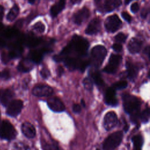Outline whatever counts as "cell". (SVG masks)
Listing matches in <instances>:
<instances>
[{"label":"cell","instance_id":"45","mask_svg":"<svg viewBox=\"0 0 150 150\" xmlns=\"http://www.w3.org/2000/svg\"><path fill=\"white\" fill-rule=\"evenodd\" d=\"M35 1H36V0H28V2H29L30 4L32 5V4H33L35 3Z\"/></svg>","mask_w":150,"mask_h":150},{"label":"cell","instance_id":"40","mask_svg":"<svg viewBox=\"0 0 150 150\" xmlns=\"http://www.w3.org/2000/svg\"><path fill=\"white\" fill-rule=\"evenodd\" d=\"M72 109H73V111L74 113H77V114L80 113L81 112V105L80 104H73Z\"/></svg>","mask_w":150,"mask_h":150},{"label":"cell","instance_id":"37","mask_svg":"<svg viewBox=\"0 0 150 150\" xmlns=\"http://www.w3.org/2000/svg\"><path fill=\"white\" fill-rule=\"evenodd\" d=\"M40 75L44 79H47L50 75V72L46 68H43L40 70Z\"/></svg>","mask_w":150,"mask_h":150},{"label":"cell","instance_id":"9","mask_svg":"<svg viewBox=\"0 0 150 150\" xmlns=\"http://www.w3.org/2000/svg\"><path fill=\"white\" fill-rule=\"evenodd\" d=\"M53 93V88L48 85L39 84L36 85L32 89V94L36 97H49Z\"/></svg>","mask_w":150,"mask_h":150},{"label":"cell","instance_id":"33","mask_svg":"<svg viewBox=\"0 0 150 150\" xmlns=\"http://www.w3.org/2000/svg\"><path fill=\"white\" fill-rule=\"evenodd\" d=\"M11 150H27V147L22 142H18L13 144Z\"/></svg>","mask_w":150,"mask_h":150},{"label":"cell","instance_id":"1","mask_svg":"<svg viewBox=\"0 0 150 150\" xmlns=\"http://www.w3.org/2000/svg\"><path fill=\"white\" fill-rule=\"evenodd\" d=\"M88 47L89 43L86 39L75 35L60 53L53 56V59L57 62H60L64 57L83 58L86 56Z\"/></svg>","mask_w":150,"mask_h":150},{"label":"cell","instance_id":"17","mask_svg":"<svg viewBox=\"0 0 150 150\" xmlns=\"http://www.w3.org/2000/svg\"><path fill=\"white\" fill-rule=\"evenodd\" d=\"M21 131L23 134L28 138H33L36 135L35 127L29 122H24L21 126Z\"/></svg>","mask_w":150,"mask_h":150},{"label":"cell","instance_id":"39","mask_svg":"<svg viewBox=\"0 0 150 150\" xmlns=\"http://www.w3.org/2000/svg\"><path fill=\"white\" fill-rule=\"evenodd\" d=\"M148 13H149V9L146 8H143L141 10L140 15L142 19H145L147 17Z\"/></svg>","mask_w":150,"mask_h":150},{"label":"cell","instance_id":"44","mask_svg":"<svg viewBox=\"0 0 150 150\" xmlns=\"http://www.w3.org/2000/svg\"><path fill=\"white\" fill-rule=\"evenodd\" d=\"M132 1H133V0H124L125 4V5H128V4H129Z\"/></svg>","mask_w":150,"mask_h":150},{"label":"cell","instance_id":"7","mask_svg":"<svg viewBox=\"0 0 150 150\" xmlns=\"http://www.w3.org/2000/svg\"><path fill=\"white\" fill-rule=\"evenodd\" d=\"M122 26V21L115 14L107 17L104 22V26L106 30L110 33H114Z\"/></svg>","mask_w":150,"mask_h":150},{"label":"cell","instance_id":"30","mask_svg":"<svg viewBox=\"0 0 150 150\" xmlns=\"http://www.w3.org/2000/svg\"><path fill=\"white\" fill-rule=\"evenodd\" d=\"M83 84L85 89L88 91H91L93 88V81L90 77H86L83 81Z\"/></svg>","mask_w":150,"mask_h":150},{"label":"cell","instance_id":"27","mask_svg":"<svg viewBox=\"0 0 150 150\" xmlns=\"http://www.w3.org/2000/svg\"><path fill=\"white\" fill-rule=\"evenodd\" d=\"M44 53L43 51H33L31 53L29 59L34 63H39L41 62Z\"/></svg>","mask_w":150,"mask_h":150},{"label":"cell","instance_id":"23","mask_svg":"<svg viewBox=\"0 0 150 150\" xmlns=\"http://www.w3.org/2000/svg\"><path fill=\"white\" fill-rule=\"evenodd\" d=\"M41 145L43 150H60L57 144L52 139L41 138Z\"/></svg>","mask_w":150,"mask_h":150},{"label":"cell","instance_id":"3","mask_svg":"<svg viewBox=\"0 0 150 150\" xmlns=\"http://www.w3.org/2000/svg\"><path fill=\"white\" fill-rule=\"evenodd\" d=\"M107 53V49L104 46H95L91 50V57L89 63L94 66V68H98L103 63Z\"/></svg>","mask_w":150,"mask_h":150},{"label":"cell","instance_id":"29","mask_svg":"<svg viewBox=\"0 0 150 150\" xmlns=\"http://www.w3.org/2000/svg\"><path fill=\"white\" fill-rule=\"evenodd\" d=\"M139 118L143 123H146L148 122L149 119V109L148 107L145 109L142 112H140Z\"/></svg>","mask_w":150,"mask_h":150},{"label":"cell","instance_id":"42","mask_svg":"<svg viewBox=\"0 0 150 150\" xmlns=\"http://www.w3.org/2000/svg\"><path fill=\"white\" fill-rule=\"evenodd\" d=\"M144 53L146 54H147L149 56V46H147L144 50Z\"/></svg>","mask_w":150,"mask_h":150},{"label":"cell","instance_id":"26","mask_svg":"<svg viewBox=\"0 0 150 150\" xmlns=\"http://www.w3.org/2000/svg\"><path fill=\"white\" fill-rule=\"evenodd\" d=\"M132 142L133 143L132 150H141L143 144V138L141 135H135L132 138Z\"/></svg>","mask_w":150,"mask_h":150},{"label":"cell","instance_id":"14","mask_svg":"<svg viewBox=\"0 0 150 150\" xmlns=\"http://www.w3.org/2000/svg\"><path fill=\"white\" fill-rule=\"evenodd\" d=\"M49 108L53 111L60 112L65 110V107L62 101L57 97H54L49 98L47 101Z\"/></svg>","mask_w":150,"mask_h":150},{"label":"cell","instance_id":"32","mask_svg":"<svg viewBox=\"0 0 150 150\" xmlns=\"http://www.w3.org/2000/svg\"><path fill=\"white\" fill-rule=\"evenodd\" d=\"M127 38V36L122 32H120L114 36V40L118 43H124Z\"/></svg>","mask_w":150,"mask_h":150},{"label":"cell","instance_id":"8","mask_svg":"<svg viewBox=\"0 0 150 150\" xmlns=\"http://www.w3.org/2000/svg\"><path fill=\"white\" fill-rule=\"evenodd\" d=\"M122 59V58L121 55L111 54L110 56L108 63L104 68L103 71L109 74L115 73L121 62Z\"/></svg>","mask_w":150,"mask_h":150},{"label":"cell","instance_id":"12","mask_svg":"<svg viewBox=\"0 0 150 150\" xmlns=\"http://www.w3.org/2000/svg\"><path fill=\"white\" fill-rule=\"evenodd\" d=\"M89 16V9L87 7L84 6L73 14L72 16V20L75 24L77 25H80L84 21L88 19Z\"/></svg>","mask_w":150,"mask_h":150},{"label":"cell","instance_id":"21","mask_svg":"<svg viewBox=\"0 0 150 150\" xmlns=\"http://www.w3.org/2000/svg\"><path fill=\"white\" fill-rule=\"evenodd\" d=\"M121 4V0H105L104 2V9L107 12H110L120 6Z\"/></svg>","mask_w":150,"mask_h":150},{"label":"cell","instance_id":"13","mask_svg":"<svg viewBox=\"0 0 150 150\" xmlns=\"http://www.w3.org/2000/svg\"><path fill=\"white\" fill-rule=\"evenodd\" d=\"M101 20L98 18L93 19L88 24L85 29V33L88 35H93L97 34L101 28Z\"/></svg>","mask_w":150,"mask_h":150},{"label":"cell","instance_id":"38","mask_svg":"<svg viewBox=\"0 0 150 150\" xmlns=\"http://www.w3.org/2000/svg\"><path fill=\"white\" fill-rule=\"evenodd\" d=\"M112 49L116 52H120L122 50V46L119 43H114L112 46Z\"/></svg>","mask_w":150,"mask_h":150},{"label":"cell","instance_id":"35","mask_svg":"<svg viewBox=\"0 0 150 150\" xmlns=\"http://www.w3.org/2000/svg\"><path fill=\"white\" fill-rule=\"evenodd\" d=\"M121 16L128 23H130L131 22V21H132V17L127 12L124 11V12H121Z\"/></svg>","mask_w":150,"mask_h":150},{"label":"cell","instance_id":"43","mask_svg":"<svg viewBox=\"0 0 150 150\" xmlns=\"http://www.w3.org/2000/svg\"><path fill=\"white\" fill-rule=\"evenodd\" d=\"M81 0H70V2L72 4H75L77 3H79Z\"/></svg>","mask_w":150,"mask_h":150},{"label":"cell","instance_id":"19","mask_svg":"<svg viewBox=\"0 0 150 150\" xmlns=\"http://www.w3.org/2000/svg\"><path fill=\"white\" fill-rule=\"evenodd\" d=\"M66 0H59L57 2L51 6L50 13L52 18L56 17L65 8Z\"/></svg>","mask_w":150,"mask_h":150},{"label":"cell","instance_id":"15","mask_svg":"<svg viewBox=\"0 0 150 150\" xmlns=\"http://www.w3.org/2000/svg\"><path fill=\"white\" fill-rule=\"evenodd\" d=\"M105 102L107 105L111 106H116L118 103V100L116 97L115 90L112 87H108L107 88L105 93Z\"/></svg>","mask_w":150,"mask_h":150},{"label":"cell","instance_id":"16","mask_svg":"<svg viewBox=\"0 0 150 150\" xmlns=\"http://www.w3.org/2000/svg\"><path fill=\"white\" fill-rule=\"evenodd\" d=\"M142 45L143 43L140 39L136 38H132L128 42L127 46L128 50L131 54L138 53L140 52L142 47Z\"/></svg>","mask_w":150,"mask_h":150},{"label":"cell","instance_id":"46","mask_svg":"<svg viewBox=\"0 0 150 150\" xmlns=\"http://www.w3.org/2000/svg\"><path fill=\"white\" fill-rule=\"evenodd\" d=\"M81 105L83 106V107H85L86 105H85V102H84V101L83 100H81Z\"/></svg>","mask_w":150,"mask_h":150},{"label":"cell","instance_id":"6","mask_svg":"<svg viewBox=\"0 0 150 150\" xmlns=\"http://www.w3.org/2000/svg\"><path fill=\"white\" fill-rule=\"evenodd\" d=\"M17 132L13 125L8 121L4 120L0 125V137L11 141L15 138Z\"/></svg>","mask_w":150,"mask_h":150},{"label":"cell","instance_id":"36","mask_svg":"<svg viewBox=\"0 0 150 150\" xmlns=\"http://www.w3.org/2000/svg\"><path fill=\"white\" fill-rule=\"evenodd\" d=\"M139 6L137 2L133 3L130 6V10L134 13H137L139 11Z\"/></svg>","mask_w":150,"mask_h":150},{"label":"cell","instance_id":"4","mask_svg":"<svg viewBox=\"0 0 150 150\" xmlns=\"http://www.w3.org/2000/svg\"><path fill=\"white\" fill-rule=\"evenodd\" d=\"M61 62H63L69 70H79L81 71H83L90 64L89 61L81 57H64Z\"/></svg>","mask_w":150,"mask_h":150},{"label":"cell","instance_id":"18","mask_svg":"<svg viewBox=\"0 0 150 150\" xmlns=\"http://www.w3.org/2000/svg\"><path fill=\"white\" fill-rule=\"evenodd\" d=\"M13 95V91L9 88L4 90H0V103L4 106H6L12 101Z\"/></svg>","mask_w":150,"mask_h":150},{"label":"cell","instance_id":"48","mask_svg":"<svg viewBox=\"0 0 150 150\" xmlns=\"http://www.w3.org/2000/svg\"><path fill=\"white\" fill-rule=\"evenodd\" d=\"M96 150H99V149H96Z\"/></svg>","mask_w":150,"mask_h":150},{"label":"cell","instance_id":"47","mask_svg":"<svg viewBox=\"0 0 150 150\" xmlns=\"http://www.w3.org/2000/svg\"><path fill=\"white\" fill-rule=\"evenodd\" d=\"M94 1H95V2L98 3V2H100L101 1V0H94Z\"/></svg>","mask_w":150,"mask_h":150},{"label":"cell","instance_id":"10","mask_svg":"<svg viewBox=\"0 0 150 150\" xmlns=\"http://www.w3.org/2000/svg\"><path fill=\"white\" fill-rule=\"evenodd\" d=\"M23 104L21 100H12L8 104L6 114L10 117H16L22 111L23 108Z\"/></svg>","mask_w":150,"mask_h":150},{"label":"cell","instance_id":"11","mask_svg":"<svg viewBox=\"0 0 150 150\" xmlns=\"http://www.w3.org/2000/svg\"><path fill=\"white\" fill-rule=\"evenodd\" d=\"M118 124L117 114L114 111H109L105 115L103 120V126L105 130L110 131L115 128Z\"/></svg>","mask_w":150,"mask_h":150},{"label":"cell","instance_id":"31","mask_svg":"<svg viewBox=\"0 0 150 150\" xmlns=\"http://www.w3.org/2000/svg\"><path fill=\"white\" fill-rule=\"evenodd\" d=\"M32 29L36 32L43 33L45 31V26L42 22H38L34 24L32 26Z\"/></svg>","mask_w":150,"mask_h":150},{"label":"cell","instance_id":"2","mask_svg":"<svg viewBox=\"0 0 150 150\" xmlns=\"http://www.w3.org/2000/svg\"><path fill=\"white\" fill-rule=\"evenodd\" d=\"M122 98L125 111L129 115L131 121L136 124L139 117L141 101L136 96L129 94H123Z\"/></svg>","mask_w":150,"mask_h":150},{"label":"cell","instance_id":"34","mask_svg":"<svg viewBox=\"0 0 150 150\" xmlns=\"http://www.w3.org/2000/svg\"><path fill=\"white\" fill-rule=\"evenodd\" d=\"M11 74L8 69H4L0 72V79L3 80H8L10 78Z\"/></svg>","mask_w":150,"mask_h":150},{"label":"cell","instance_id":"24","mask_svg":"<svg viewBox=\"0 0 150 150\" xmlns=\"http://www.w3.org/2000/svg\"><path fill=\"white\" fill-rule=\"evenodd\" d=\"M93 70L90 73V78L92 79L93 83H94L98 87H102L104 85V81L101 77V75L99 71L94 68Z\"/></svg>","mask_w":150,"mask_h":150},{"label":"cell","instance_id":"20","mask_svg":"<svg viewBox=\"0 0 150 150\" xmlns=\"http://www.w3.org/2000/svg\"><path fill=\"white\" fill-rule=\"evenodd\" d=\"M126 68L128 78L131 81L134 80L138 73V67L129 62H126Z\"/></svg>","mask_w":150,"mask_h":150},{"label":"cell","instance_id":"5","mask_svg":"<svg viewBox=\"0 0 150 150\" xmlns=\"http://www.w3.org/2000/svg\"><path fill=\"white\" fill-rule=\"evenodd\" d=\"M123 132L121 131L113 132L106 138L103 144V150H115L122 140Z\"/></svg>","mask_w":150,"mask_h":150},{"label":"cell","instance_id":"28","mask_svg":"<svg viewBox=\"0 0 150 150\" xmlns=\"http://www.w3.org/2000/svg\"><path fill=\"white\" fill-rule=\"evenodd\" d=\"M128 86V83L125 80H121L114 83L111 87L115 90H119L125 88Z\"/></svg>","mask_w":150,"mask_h":150},{"label":"cell","instance_id":"22","mask_svg":"<svg viewBox=\"0 0 150 150\" xmlns=\"http://www.w3.org/2000/svg\"><path fill=\"white\" fill-rule=\"evenodd\" d=\"M34 63L30 59H25L20 62L17 69L21 72H28L32 69Z\"/></svg>","mask_w":150,"mask_h":150},{"label":"cell","instance_id":"25","mask_svg":"<svg viewBox=\"0 0 150 150\" xmlns=\"http://www.w3.org/2000/svg\"><path fill=\"white\" fill-rule=\"evenodd\" d=\"M19 13V8L17 4H15L10 9L6 15V20L10 22H13L17 18Z\"/></svg>","mask_w":150,"mask_h":150},{"label":"cell","instance_id":"49","mask_svg":"<svg viewBox=\"0 0 150 150\" xmlns=\"http://www.w3.org/2000/svg\"><path fill=\"white\" fill-rule=\"evenodd\" d=\"M0 116H1V113H0Z\"/></svg>","mask_w":150,"mask_h":150},{"label":"cell","instance_id":"41","mask_svg":"<svg viewBox=\"0 0 150 150\" xmlns=\"http://www.w3.org/2000/svg\"><path fill=\"white\" fill-rule=\"evenodd\" d=\"M4 13V8L2 5H0V19H2Z\"/></svg>","mask_w":150,"mask_h":150}]
</instances>
